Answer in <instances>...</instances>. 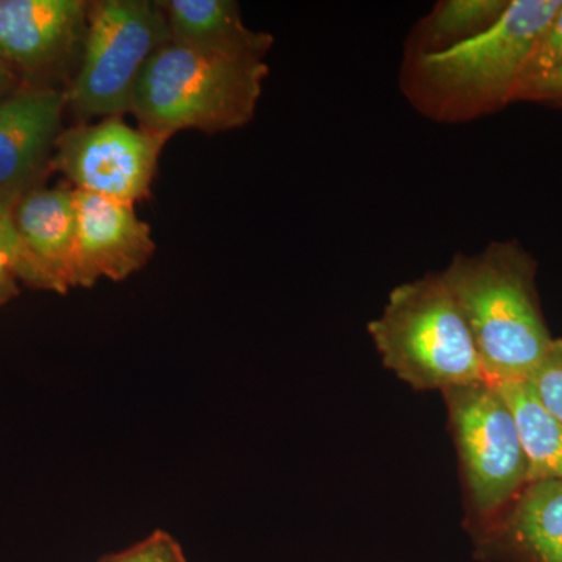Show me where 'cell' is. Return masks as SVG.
Returning <instances> with one entry per match:
<instances>
[{"instance_id": "obj_1", "label": "cell", "mask_w": 562, "mask_h": 562, "mask_svg": "<svg viewBox=\"0 0 562 562\" xmlns=\"http://www.w3.org/2000/svg\"><path fill=\"white\" fill-rule=\"evenodd\" d=\"M562 0H509L486 32L435 54H405L401 88L428 120L461 124L514 102L532 46Z\"/></svg>"}, {"instance_id": "obj_2", "label": "cell", "mask_w": 562, "mask_h": 562, "mask_svg": "<svg viewBox=\"0 0 562 562\" xmlns=\"http://www.w3.org/2000/svg\"><path fill=\"white\" fill-rule=\"evenodd\" d=\"M538 262L517 241L454 255L441 272L491 383L527 382L554 341L543 317Z\"/></svg>"}, {"instance_id": "obj_3", "label": "cell", "mask_w": 562, "mask_h": 562, "mask_svg": "<svg viewBox=\"0 0 562 562\" xmlns=\"http://www.w3.org/2000/svg\"><path fill=\"white\" fill-rule=\"evenodd\" d=\"M269 76L262 58L224 57L168 43L144 66L132 114L140 128L231 132L254 120Z\"/></svg>"}, {"instance_id": "obj_4", "label": "cell", "mask_w": 562, "mask_h": 562, "mask_svg": "<svg viewBox=\"0 0 562 562\" xmlns=\"http://www.w3.org/2000/svg\"><path fill=\"white\" fill-rule=\"evenodd\" d=\"M368 333L384 368L417 391H449L486 380L475 342L441 272L391 291Z\"/></svg>"}, {"instance_id": "obj_5", "label": "cell", "mask_w": 562, "mask_h": 562, "mask_svg": "<svg viewBox=\"0 0 562 562\" xmlns=\"http://www.w3.org/2000/svg\"><path fill=\"white\" fill-rule=\"evenodd\" d=\"M442 397L460 462L464 525L475 538L528 483L527 457L497 384H464L443 391Z\"/></svg>"}, {"instance_id": "obj_6", "label": "cell", "mask_w": 562, "mask_h": 562, "mask_svg": "<svg viewBox=\"0 0 562 562\" xmlns=\"http://www.w3.org/2000/svg\"><path fill=\"white\" fill-rule=\"evenodd\" d=\"M168 43L171 32L160 2H90L80 63L65 88L68 109L80 122L131 113L144 66Z\"/></svg>"}, {"instance_id": "obj_7", "label": "cell", "mask_w": 562, "mask_h": 562, "mask_svg": "<svg viewBox=\"0 0 562 562\" xmlns=\"http://www.w3.org/2000/svg\"><path fill=\"white\" fill-rule=\"evenodd\" d=\"M171 136L135 128L121 117L95 124L79 122L63 131L50 169L61 172L74 190L128 205L149 198L158 161Z\"/></svg>"}, {"instance_id": "obj_8", "label": "cell", "mask_w": 562, "mask_h": 562, "mask_svg": "<svg viewBox=\"0 0 562 562\" xmlns=\"http://www.w3.org/2000/svg\"><path fill=\"white\" fill-rule=\"evenodd\" d=\"M85 0H0V60L22 83L72 79L87 33ZM50 87V85H47Z\"/></svg>"}, {"instance_id": "obj_9", "label": "cell", "mask_w": 562, "mask_h": 562, "mask_svg": "<svg viewBox=\"0 0 562 562\" xmlns=\"http://www.w3.org/2000/svg\"><path fill=\"white\" fill-rule=\"evenodd\" d=\"M66 91L22 83L0 98V199L13 209L40 188L60 136Z\"/></svg>"}, {"instance_id": "obj_10", "label": "cell", "mask_w": 562, "mask_h": 562, "mask_svg": "<svg viewBox=\"0 0 562 562\" xmlns=\"http://www.w3.org/2000/svg\"><path fill=\"white\" fill-rule=\"evenodd\" d=\"M133 206L76 190L74 288H91L101 279L127 280L151 260L157 246L150 225Z\"/></svg>"}, {"instance_id": "obj_11", "label": "cell", "mask_w": 562, "mask_h": 562, "mask_svg": "<svg viewBox=\"0 0 562 562\" xmlns=\"http://www.w3.org/2000/svg\"><path fill=\"white\" fill-rule=\"evenodd\" d=\"M484 554L505 553L522 562H562V480L525 484L505 509L475 536Z\"/></svg>"}, {"instance_id": "obj_12", "label": "cell", "mask_w": 562, "mask_h": 562, "mask_svg": "<svg viewBox=\"0 0 562 562\" xmlns=\"http://www.w3.org/2000/svg\"><path fill=\"white\" fill-rule=\"evenodd\" d=\"M22 241L49 280L52 292L74 288L76 265V190L69 184L36 188L13 206Z\"/></svg>"}, {"instance_id": "obj_13", "label": "cell", "mask_w": 562, "mask_h": 562, "mask_svg": "<svg viewBox=\"0 0 562 562\" xmlns=\"http://www.w3.org/2000/svg\"><path fill=\"white\" fill-rule=\"evenodd\" d=\"M162 13L171 43L224 57L262 58L272 49L273 36L251 31L233 0H165Z\"/></svg>"}, {"instance_id": "obj_14", "label": "cell", "mask_w": 562, "mask_h": 562, "mask_svg": "<svg viewBox=\"0 0 562 562\" xmlns=\"http://www.w3.org/2000/svg\"><path fill=\"white\" fill-rule=\"evenodd\" d=\"M512 408L528 462V482L562 480V425L528 382L495 383Z\"/></svg>"}, {"instance_id": "obj_15", "label": "cell", "mask_w": 562, "mask_h": 562, "mask_svg": "<svg viewBox=\"0 0 562 562\" xmlns=\"http://www.w3.org/2000/svg\"><path fill=\"white\" fill-rule=\"evenodd\" d=\"M509 0H441L422 18L406 41L405 54H435L486 32Z\"/></svg>"}, {"instance_id": "obj_16", "label": "cell", "mask_w": 562, "mask_h": 562, "mask_svg": "<svg viewBox=\"0 0 562 562\" xmlns=\"http://www.w3.org/2000/svg\"><path fill=\"white\" fill-rule=\"evenodd\" d=\"M0 254L7 258L18 279L36 290L52 291L43 269L32 257L13 217V209L0 199Z\"/></svg>"}, {"instance_id": "obj_17", "label": "cell", "mask_w": 562, "mask_h": 562, "mask_svg": "<svg viewBox=\"0 0 562 562\" xmlns=\"http://www.w3.org/2000/svg\"><path fill=\"white\" fill-rule=\"evenodd\" d=\"M527 382L543 408L562 425V339L557 338L546 360L536 368Z\"/></svg>"}, {"instance_id": "obj_18", "label": "cell", "mask_w": 562, "mask_h": 562, "mask_svg": "<svg viewBox=\"0 0 562 562\" xmlns=\"http://www.w3.org/2000/svg\"><path fill=\"white\" fill-rule=\"evenodd\" d=\"M98 562H188L180 542L169 532L157 530L121 552Z\"/></svg>"}, {"instance_id": "obj_19", "label": "cell", "mask_w": 562, "mask_h": 562, "mask_svg": "<svg viewBox=\"0 0 562 562\" xmlns=\"http://www.w3.org/2000/svg\"><path fill=\"white\" fill-rule=\"evenodd\" d=\"M562 66V5L554 13L553 20L547 25L546 31L541 33L527 65H525L522 80L535 79V77L543 76V74L552 72V70ZM519 83V85H520Z\"/></svg>"}, {"instance_id": "obj_20", "label": "cell", "mask_w": 562, "mask_h": 562, "mask_svg": "<svg viewBox=\"0 0 562 562\" xmlns=\"http://www.w3.org/2000/svg\"><path fill=\"white\" fill-rule=\"evenodd\" d=\"M514 102H536L562 109V66L552 72L522 81L517 88Z\"/></svg>"}, {"instance_id": "obj_21", "label": "cell", "mask_w": 562, "mask_h": 562, "mask_svg": "<svg viewBox=\"0 0 562 562\" xmlns=\"http://www.w3.org/2000/svg\"><path fill=\"white\" fill-rule=\"evenodd\" d=\"M20 279L7 258L0 254V310L20 294Z\"/></svg>"}, {"instance_id": "obj_22", "label": "cell", "mask_w": 562, "mask_h": 562, "mask_svg": "<svg viewBox=\"0 0 562 562\" xmlns=\"http://www.w3.org/2000/svg\"><path fill=\"white\" fill-rule=\"evenodd\" d=\"M22 81L2 60H0V98L20 88Z\"/></svg>"}]
</instances>
